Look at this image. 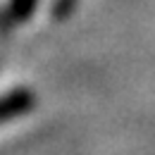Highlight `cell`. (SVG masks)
Segmentation results:
<instances>
[{
    "instance_id": "obj_3",
    "label": "cell",
    "mask_w": 155,
    "mask_h": 155,
    "mask_svg": "<svg viewBox=\"0 0 155 155\" xmlns=\"http://www.w3.org/2000/svg\"><path fill=\"white\" fill-rule=\"evenodd\" d=\"M77 2L79 0H55V5H53V17H55V19H67V17L77 10Z\"/></svg>"
},
{
    "instance_id": "obj_1",
    "label": "cell",
    "mask_w": 155,
    "mask_h": 155,
    "mask_svg": "<svg viewBox=\"0 0 155 155\" xmlns=\"http://www.w3.org/2000/svg\"><path fill=\"white\" fill-rule=\"evenodd\" d=\"M34 107V96L26 88H15L5 96H0V124L24 115Z\"/></svg>"
},
{
    "instance_id": "obj_2",
    "label": "cell",
    "mask_w": 155,
    "mask_h": 155,
    "mask_svg": "<svg viewBox=\"0 0 155 155\" xmlns=\"http://www.w3.org/2000/svg\"><path fill=\"white\" fill-rule=\"evenodd\" d=\"M36 7H38V0H10L7 10H5V21L10 26H17L29 19Z\"/></svg>"
}]
</instances>
